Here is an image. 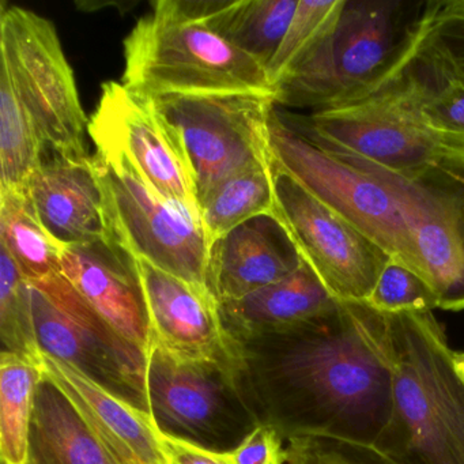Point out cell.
Returning a JSON list of instances; mask_svg holds the SVG:
<instances>
[{
  "label": "cell",
  "instance_id": "6da1fadb",
  "mask_svg": "<svg viewBox=\"0 0 464 464\" xmlns=\"http://www.w3.org/2000/svg\"><path fill=\"white\" fill-rule=\"evenodd\" d=\"M236 341L241 387L257 422L286 440L374 447L392 406L387 314L339 301L300 324Z\"/></svg>",
  "mask_w": 464,
  "mask_h": 464
},
{
  "label": "cell",
  "instance_id": "7a4b0ae2",
  "mask_svg": "<svg viewBox=\"0 0 464 464\" xmlns=\"http://www.w3.org/2000/svg\"><path fill=\"white\" fill-rule=\"evenodd\" d=\"M387 322L392 406L374 450L392 464H464V352L450 346L433 312Z\"/></svg>",
  "mask_w": 464,
  "mask_h": 464
},
{
  "label": "cell",
  "instance_id": "3957f363",
  "mask_svg": "<svg viewBox=\"0 0 464 464\" xmlns=\"http://www.w3.org/2000/svg\"><path fill=\"white\" fill-rule=\"evenodd\" d=\"M426 2L346 0L335 31L273 88L281 110H328L373 93L403 63Z\"/></svg>",
  "mask_w": 464,
  "mask_h": 464
},
{
  "label": "cell",
  "instance_id": "277c9868",
  "mask_svg": "<svg viewBox=\"0 0 464 464\" xmlns=\"http://www.w3.org/2000/svg\"><path fill=\"white\" fill-rule=\"evenodd\" d=\"M393 74L373 93L350 104L309 113L276 107V113L316 145L401 178L464 172V138L431 127Z\"/></svg>",
  "mask_w": 464,
  "mask_h": 464
},
{
  "label": "cell",
  "instance_id": "5b68a950",
  "mask_svg": "<svg viewBox=\"0 0 464 464\" xmlns=\"http://www.w3.org/2000/svg\"><path fill=\"white\" fill-rule=\"evenodd\" d=\"M123 83L148 97L260 93L273 96L267 69L203 24L160 0L124 40Z\"/></svg>",
  "mask_w": 464,
  "mask_h": 464
},
{
  "label": "cell",
  "instance_id": "8992f818",
  "mask_svg": "<svg viewBox=\"0 0 464 464\" xmlns=\"http://www.w3.org/2000/svg\"><path fill=\"white\" fill-rule=\"evenodd\" d=\"M268 129L274 164L279 170L343 217L391 259L425 279L401 203L382 179L306 140L278 118L276 108Z\"/></svg>",
  "mask_w": 464,
  "mask_h": 464
},
{
  "label": "cell",
  "instance_id": "52a82bcc",
  "mask_svg": "<svg viewBox=\"0 0 464 464\" xmlns=\"http://www.w3.org/2000/svg\"><path fill=\"white\" fill-rule=\"evenodd\" d=\"M0 48L2 72L9 77L44 151L70 160L89 159V121L53 24L23 7L4 5Z\"/></svg>",
  "mask_w": 464,
  "mask_h": 464
},
{
  "label": "cell",
  "instance_id": "ba28073f",
  "mask_svg": "<svg viewBox=\"0 0 464 464\" xmlns=\"http://www.w3.org/2000/svg\"><path fill=\"white\" fill-rule=\"evenodd\" d=\"M93 162L113 240L138 260L210 292L211 244L199 208L159 194L124 160L96 154Z\"/></svg>",
  "mask_w": 464,
  "mask_h": 464
},
{
  "label": "cell",
  "instance_id": "9c48e42d",
  "mask_svg": "<svg viewBox=\"0 0 464 464\" xmlns=\"http://www.w3.org/2000/svg\"><path fill=\"white\" fill-rule=\"evenodd\" d=\"M180 137L198 203L230 176L273 164L271 94L194 93L151 97Z\"/></svg>",
  "mask_w": 464,
  "mask_h": 464
},
{
  "label": "cell",
  "instance_id": "30bf717a",
  "mask_svg": "<svg viewBox=\"0 0 464 464\" xmlns=\"http://www.w3.org/2000/svg\"><path fill=\"white\" fill-rule=\"evenodd\" d=\"M29 287L43 352L150 414L148 355L118 335L63 274Z\"/></svg>",
  "mask_w": 464,
  "mask_h": 464
},
{
  "label": "cell",
  "instance_id": "8fae6325",
  "mask_svg": "<svg viewBox=\"0 0 464 464\" xmlns=\"http://www.w3.org/2000/svg\"><path fill=\"white\" fill-rule=\"evenodd\" d=\"M148 392L159 430L208 450H235L259 425L240 376L217 363L179 360L153 346Z\"/></svg>",
  "mask_w": 464,
  "mask_h": 464
},
{
  "label": "cell",
  "instance_id": "7c38bea8",
  "mask_svg": "<svg viewBox=\"0 0 464 464\" xmlns=\"http://www.w3.org/2000/svg\"><path fill=\"white\" fill-rule=\"evenodd\" d=\"M274 213L334 298L368 300L391 260L379 246L278 168Z\"/></svg>",
  "mask_w": 464,
  "mask_h": 464
},
{
  "label": "cell",
  "instance_id": "4fadbf2b",
  "mask_svg": "<svg viewBox=\"0 0 464 464\" xmlns=\"http://www.w3.org/2000/svg\"><path fill=\"white\" fill-rule=\"evenodd\" d=\"M88 132L102 159L124 160L159 194L199 208L180 137L151 97L105 82Z\"/></svg>",
  "mask_w": 464,
  "mask_h": 464
},
{
  "label": "cell",
  "instance_id": "5bb4252c",
  "mask_svg": "<svg viewBox=\"0 0 464 464\" xmlns=\"http://www.w3.org/2000/svg\"><path fill=\"white\" fill-rule=\"evenodd\" d=\"M341 156L373 173L392 189L411 232L425 281L439 297L440 309L463 311L464 172L439 170L406 179Z\"/></svg>",
  "mask_w": 464,
  "mask_h": 464
},
{
  "label": "cell",
  "instance_id": "9a60e30c",
  "mask_svg": "<svg viewBox=\"0 0 464 464\" xmlns=\"http://www.w3.org/2000/svg\"><path fill=\"white\" fill-rule=\"evenodd\" d=\"M151 347L184 361L211 362L240 376V347L213 293L138 260Z\"/></svg>",
  "mask_w": 464,
  "mask_h": 464
},
{
  "label": "cell",
  "instance_id": "2e32d148",
  "mask_svg": "<svg viewBox=\"0 0 464 464\" xmlns=\"http://www.w3.org/2000/svg\"><path fill=\"white\" fill-rule=\"evenodd\" d=\"M62 274L121 338L150 355L138 259L113 238L62 249Z\"/></svg>",
  "mask_w": 464,
  "mask_h": 464
},
{
  "label": "cell",
  "instance_id": "e0dca14e",
  "mask_svg": "<svg viewBox=\"0 0 464 464\" xmlns=\"http://www.w3.org/2000/svg\"><path fill=\"white\" fill-rule=\"evenodd\" d=\"M303 265L276 213L262 214L214 241L208 255V289L218 304L240 300L293 276Z\"/></svg>",
  "mask_w": 464,
  "mask_h": 464
},
{
  "label": "cell",
  "instance_id": "ac0fdd59",
  "mask_svg": "<svg viewBox=\"0 0 464 464\" xmlns=\"http://www.w3.org/2000/svg\"><path fill=\"white\" fill-rule=\"evenodd\" d=\"M26 194L37 218L62 248L112 238L93 157L70 160L51 154L32 176Z\"/></svg>",
  "mask_w": 464,
  "mask_h": 464
},
{
  "label": "cell",
  "instance_id": "d6986e66",
  "mask_svg": "<svg viewBox=\"0 0 464 464\" xmlns=\"http://www.w3.org/2000/svg\"><path fill=\"white\" fill-rule=\"evenodd\" d=\"M43 373L69 399L116 463L165 464L149 412L47 353L43 355Z\"/></svg>",
  "mask_w": 464,
  "mask_h": 464
},
{
  "label": "cell",
  "instance_id": "ffe728a7",
  "mask_svg": "<svg viewBox=\"0 0 464 464\" xmlns=\"http://www.w3.org/2000/svg\"><path fill=\"white\" fill-rule=\"evenodd\" d=\"M334 298L304 263L293 276L240 300L219 304L222 320L235 338L262 335L300 324L335 308Z\"/></svg>",
  "mask_w": 464,
  "mask_h": 464
},
{
  "label": "cell",
  "instance_id": "44dd1931",
  "mask_svg": "<svg viewBox=\"0 0 464 464\" xmlns=\"http://www.w3.org/2000/svg\"><path fill=\"white\" fill-rule=\"evenodd\" d=\"M172 4L181 14L208 26L267 69L289 29L298 0H172Z\"/></svg>",
  "mask_w": 464,
  "mask_h": 464
},
{
  "label": "cell",
  "instance_id": "7402d4cb",
  "mask_svg": "<svg viewBox=\"0 0 464 464\" xmlns=\"http://www.w3.org/2000/svg\"><path fill=\"white\" fill-rule=\"evenodd\" d=\"M393 75L431 127L464 138V72L429 39L423 15L417 39Z\"/></svg>",
  "mask_w": 464,
  "mask_h": 464
},
{
  "label": "cell",
  "instance_id": "603a6c76",
  "mask_svg": "<svg viewBox=\"0 0 464 464\" xmlns=\"http://www.w3.org/2000/svg\"><path fill=\"white\" fill-rule=\"evenodd\" d=\"M28 464H118L48 379L37 387Z\"/></svg>",
  "mask_w": 464,
  "mask_h": 464
},
{
  "label": "cell",
  "instance_id": "cb8c5ba5",
  "mask_svg": "<svg viewBox=\"0 0 464 464\" xmlns=\"http://www.w3.org/2000/svg\"><path fill=\"white\" fill-rule=\"evenodd\" d=\"M0 248L28 282L62 274V246L48 235L26 191L0 192Z\"/></svg>",
  "mask_w": 464,
  "mask_h": 464
},
{
  "label": "cell",
  "instance_id": "d4e9b609",
  "mask_svg": "<svg viewBox=\"0 0 464 464\" xmlns=\"http://www.w3.org/2000/svg\"><path fill=\"white\" fill-rule=\"evenodd\" d=\"M276 164L257 165L217 184L199 202L200 216L214 241L262 214L276 211Z\"/></svg>",
  "mask_w": 464,
  "mask_h": 464
},
{
  "label": "cell",
  "instance_id": "484cf974",
  "mask_svg": "<svg viewBox=\"0 0 464 464\" xmlns=\"http://www.w3.org/2000/svg\"><path fill=\"white\" fill-rule=\"evenodd\" d=\"M43 368L2 352L0 360V453L4 464H28L32 420Z\"/></svg>",
  "mask_w": 464,
  "mask_h": 464
},
{
  "label": "cell",
  "instance_id": "4316f807",
  "mask_svg": "<svg viewBox=\"0 0 464 464\" xmlns=\"http://www.w3.org/2000/svg\"><path fill=\"white\" fill-rule=\"evenodd\" d=\"M44 159V146L6 72H0V178L2 191H26Z\"/></svg>",
  "mask_w": 464,
  "mask_h": 464
},
{
  "label": "cell",
  "instance_id": "83f0119b",
  "mask_svg": "<svg viewBox=\"0 0 464 464\" xmlns=\"http://www.w3.org/2000/svg\"><path fill=\"white\" fill-rule=\"evenodd\" d=\"M0 335L4 352L43 368L31 287L9 254L0 248Z\"/></svg>",
  "mask_w": 464,
  "mask_h": 464
},
{
  "label": "cell",
  "instance_id": "f1b7e54d",
  "mask_svg": "<svg viewBox=\"0 0 464 464\" xmlns=\"http://www.w3.org/2000/svg\"><path fill=\"white\" fill-rule=\"evenodd\" d=\"M344 2L346 0H298L289 29L267 67L273 88L333 34Z\"/></svg>",
  "mask_w": 464,
  "mask_h": 464
},
{
  "label": "cell",
  "instance_id": "f546056e",
  "mask_svg": "<svg viewBox=\"0 0 464 464\" xmlns=\"http://www.w3.org/2000/svg\"><path fill=\"white\" fill-rule=\"evenodd\" d=\"M365 303L387 314L433 312L440 308L439 297L430 285L415 271L392 259L385 266Z\"/></svg>",
  "mask_w": 464,
  "mask_h": 464
},
{
  "label": "cell",
  "instance_id": "4dcf8cb0",
  "mask_svg": "<svg viewBox=\"0 0 464 464\" xmlns=\"http://www.w3.org/2000/svg\"><path fill=\"white\" fill-rule=\"evenodd\" d=\"M287 464H392L374 448L323 437L290 439Z\"/></svg>",
  "mask_w": 464,
  "mask_h": 464
},
{
  "label": "cell",
  "instance_id": "1f68e13d",
  "mask_svg": "<svg viewBox=\"0 0 464 464\" xmlns=\"http://www.w3.org/2000/svg\"><path fill=\"white\" fill-rule=\"evenodd\" d=\"M423 25L429 39L464 72V0L426 2Z\"/></svg>",
  "mask_w": 464,
  "mask_h": 464
},
{
  "label": "cell",
  "instance_id": "d6a6232c",
  "mask_svg": "<svg viewBox=\"0 0 464 464\" xmlns=\"http://www.w3.org/2000/svg\"><path fill=\"white\" fill-rule=\"evenodd\" d=\"M232 464H285L287 463L284 437L273 426L259 423L235 448L227 450Z\"/></svg>",
  "mask_w": 464,
  "mask_h": 464
},
{
  "label": "cell",
  "instance_id": "836d02e7",
  "mask_svg": "<svg viewBox=\"0 0 464 464\" xmlns=\"http://www.w3.org/2000/svg\"><path fill=\"white\" fill-rule=\"evenodd\" d=\"M165 464H232L227 452L208 450L188 440L170 436L157 429Z\"/></svg>",
  "mask_w": 464,
  "mask_h": 464
}]
</instances>
